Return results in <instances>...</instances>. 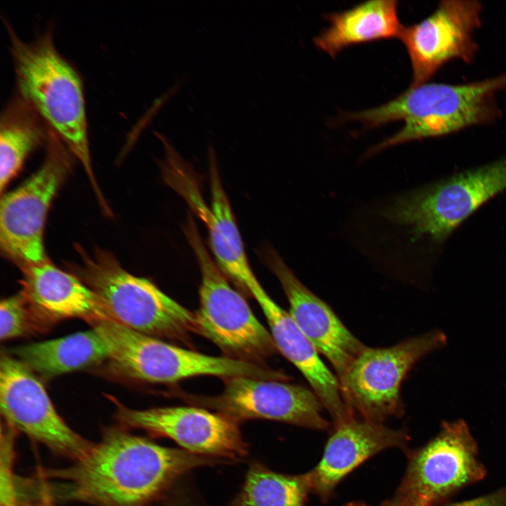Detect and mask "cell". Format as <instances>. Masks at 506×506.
<instances>
[{"label": "cell", "instance_id": "6da1fadb", "mask_svg": "<svg viewBox=\"0 0 506 506\" xmlns=\"http://www.w3.org/2000/svg\"><path fill=\"white\" fill-rule=\"evenodd\" d=\"M221 461L110 429L70 467L46 472L67 499L99 506H141L182 474Z\"/></svg>", "mask_w": 506, "mask_h": 506}, {"label": "cell", "instance_id": "7a4b0ae2", "mask_svg": "<svg viewBox=\"0 0 506 506\" xmlns=\"http://www.w3.org/2000/svg\"><path fill=\"white\" fill-rule=\"evenodd\" d=\"M506 91V72L465 84L424 83L410 86L395 99L377 108L352 113L349 118L370 127L396 120L404 125L368 151L440 137L494 122L500 117L497 96Z\"/></svg>", "mask_w": 506, "mask_h": 506}, {"label": "cell", "instance_id": "3957f363", "mask_svg": "<svg viewBox=\"0 0 506 506\" xmlns=\"http://www.w3.org/2000/svg\"><path fill=\"white\" fill-rule=\"evenodd\" d=\"M16 93L40 115L83 167L99 202L105 198L93 171L83 84L57 50L50 31L22 41L7 24Z\"/></svg>", "mask_w": 506, "mask_h": 506}, {"label": "cell", "instance_id": "277c9868", "mask_svg": "<svg viewBox=\"0 0 506 506\" xmlns=\"http://www.w3.org/2000/svg\"><path fill=\"white\" fill-rule=\"evenodd\" d=\"M78 260L70 272L103 301L112 319L136 332L187 342L196 333L194 312L146 278L134 275L110 252L75 246Z\"/></svg>", "mask_w": 506, "mask_h": 506}, {"label": "cell", "instance_id": "5b68a950", "mask_svg": "<svg viewBox=\"0 0 506 506\" xmlns=\"http://www.w3.org/2000/svg\"><path fill=\"white\" fill-rule=\"evenodd\" d=\"M105 342L113 368L134 380L173 384L199 376L223 379L247 376L283 380V372L227 356H214L184 349L104 319L91 324Z\"/></svg>", "mask_w": 506, "mask_h": 506}, {"label": "cell", "instance_id": "8992f818", "mask_svg": "<svg viewBox=\"0 0 506 506\" xmlns=\"http://www.w3.org/2000/svg\"><path fill=\"white\" fill-rule=\"evenodd\" d=\"M506 190V156L395 198L381 215L413 240L442 243L476 209Z\"/></svg>", "mask_w": 506, "mask_h": 506}, {"label": "cell", "instance_id": "52a82bcc", "mask_svg": "<svg viewBox=\"0 0 506 506\" xmlns=\"http://www.w3.org/2000/svg\"><path fill=\"white\" fill-rule=\"evenodd\" d=\"M185 232L201 274L200 304L194 312L196 333L217 346L225 356L264 365V360L278 351L270 331L212 259L190 218Z\"/></svg>", "mask_w": 506, "mask_h": 506}, {"label": "cell", "instance_id": "ba28073f", "mask_svg": "<svg viewBox=\"0 0 506 506\" xmlns=\"http://www.w3.org/2000/svg\"><path fill=\"white\" fill-rule=\"evenodd\" d=\"M45 146L39 169L1 199V250L20 270L48 259L44 244L47 214L74 157L50 128Z\"/></svg>", "mask_w": 506, "mask_h": 506}, {"label": "cell", "instance_id": "9c48e42d", "mask_svg": "<svg viewBox=\"0 0 506 506\" xmlns=\"http://www.w3.org/2000/svg\"><path fill=\"white\" fill-rule=\"evenodd\" d=\"M445 334L434 330L387 348L366 346L339 381L342 398L361 418L382 422L402 412L400 390L412 367L443 347Z\"/></svg>", "mask_w": 506, "mask_h": 506}, {"label": "cell", "instance_id": "30bf717a", "mask_svg": "<svg viewBox=\"0 0 506 506\" xmlns=\"http://www.w3.org/2000/svg\"><path fill=\"white\" fill-rule=\"evenodd\" d=\"M477 445L462 420L444 422L439 434L410 457L405 476L383 506H434L486 474Z\"/></svg>", "mask_w": 506, "mask_h": 506}, {"label": "cell", "instance_id": "8fae6325", "mask_svg": "<svg viewBox=\"0 0 506 506\" xmlns=\"http://www.w3.org/2000/svg\"><path fill=\"white\" fill-rule=\"evenodd\" d=\"M0 406L7 424L58 453L77 460L92 446L58 413L36 374L17 358L4 353L0 360Z\"/></svg>", "mask_w": 506, "mask_h": 506}, {"label": "cell", "instance_id": "7c38bea8", "mask_svg": "<svg viewBox=\"0 0 506 506\" xmlns=\"http://www.w3.org/2000/svg\"><path fill=\"white\" fill-rule=\"evenodd\" d=\"M483 7L474 0H444L420 22L403 27L400 39L408 53L411 86L429 80L446 63L472 62L478 51L475 34L481 26Z\"/></svg>", "mask_w": 506, "mask_h": 506}, {"label": "cell", "instance_id": "4fadbf2b", "mask_svg": "<svg viewBox=\"0 0 506 506\" xmlns=\"http://www.w3.org/2000/svg\"><path fill=\"white\" fill-rule=\"evenodd\" d=\"M216 396L193 399L237 422L265 419L313 429H325L329 422L312 389L286 381L238 376L224 379Z\"/></svg>", "mask_w": 506, "mask_h": 506}, {"label": "cell", "instance_id": "5bb4252c", "mask_svg": "<svg viewBox=\"0 0 506 506\" xmlns=\"http://www.w3.org/2000/svg\"><path fill=\"white\" fill-rule=\"evenodd\" d=\"M117 415L124 425L171 439L194 454L238 460L247 453L238 422L219 413L193 406L138 410L119 404Z\"/></svg>", "mask_w": 506, "mask_h": 506}, {"label": "cell", "instance_id": "9a60e30c", "mask_svg": "<svg viewBox=\"0 0 506 506\" xmlns=\"http://www.w3.org/2000/svg\"><path fill=\"white\" fill-rule=\"evenodd\" d=\"M209 176L211 197L208 205L186 162L171 166L164 179L205 224L210 248L218 266L226 277L247 292L259 280L250 267L212 148L209 150Z\"/></svg>", "mask_w": 506, "mask_h": 506}, {"label": "cell", "instance_id": "2e32d148", "mask_svg": "<svg viewBox=\"0 0 506 506\" xmlns=\"http://www.w3.org/2000/svg\"><path fill=\"white\" fill-rule=\"evenodd\" d=\"M266 262L286 295L290 315L318 353L331 363L339 381L366 346L327 303L299 281L275 251L267 252Z\"/></svg>", "mask_w": 506, "mask_h": 506}, {"label": "cell", "instance_id": "e0dca14e", "mask_svg": "<svg viewBox=\"0 0 506 506\" xmlns=\"http://www.w3.org/2000/svg\"><path fill=\"white\" fill-rule=\"evenodd\" d=\"M21 271L20 292L40 329L68 318H82L91 325L112 319L95 292L77 275L59 268L48 259Z\"/></svg>", "mask_w": 506, "mask_h": 506}, {"label": "cell", "instance_id": "ac0fdd59", "mask_svg": "<svg viewBox=\"0 0 506 506\" xmlns=\"http://www.w3.org/2000/svg\"><path fill=\"white\" fill-rule=\"evenodd\" d=\"M405 432L381 422L355 417L335 426L319 463L305 473L310 493L327 500L339 482L375 454L390 448H403Z\"/></svg>", "mask_w": 506, "mask_h": 506}, {"label": "cell", "instance_id": "d6986e66", "mask_svg": "<svg viewBox=\"0 0 506 506\" xmlns=\"http://www.w3.org/2000/svg\"><path fill=\"white\" fill-rule=\"evenodd\" d=\"M398 1L375 0L327 16L330 25L313 39L315 45L334 58L344 48L359 43L399 37L403 25Z\"/></svg>", "mask_w": 506, "mask_h": 506}, {"label": "cell", "instance_id": "ffe728a7", "mask_svg": "<svg viewBox=\"0 0 506 506\" xmlns=\"http://www.w3.org/2000/svg\"><path fill=\"white\" fill-rule=\"evenodd\" d=\"M17 358L35 374L53 377L108 360V346L93 327L58 339L20 346Z\"/></svg>", "mask_w": 506, "mask_h": 506}, {"label": "cell", "instance_id": "44dd1931", "mask_svg": "<svg viewBox=\"0 0 506 506\" xmlns=\"http://www.w3.org/2000/svg\"><path fill=\"white\" fill-rule=\"evenodd\" d=\"M49 127L19 94L7 103L0 122V190L3 193L26 159L46 145Z\"/></svg>", "mask_w": 506, "mask_h": 506}, {"label": "cell", "instance_id": "7402d4cb", "mask_svg": "<svg viewBox=\"0 0 506 506\" xmlns=\"http://www.w3.org/2000/svg\"><path fill=\"white\" fill-rule=\"evenodd\" d=\"M309 493L304 474H280L256 462L229 506H306Z\"/></svg>", "mask_w": 506, "mask_h": 506}, {"label": "cell", "instance_id": "603a6c76", "mask_svg": "<svg viewBox=\"0 0 506 506\" xmlns=\"http://www.w3.org/2000/svg\"><path fill=\"white\" fill-rule=\"evenodd\" d=\"M27 302L20 292L0 302V338L8 340L40 330Z\"/></svg>", "mask_w": 506, "mask_h": 506}, {"label": "cell", "instance_id": "cb8c5ba5", "mask_svg": "<svg viewBox=\"0 0 506 506\" xmlns=\"http://www.w3.org/2000/svg\"><path fill=\"white\" fill-rule=\"evenodd\" d=\"M1 430L0 457V506H19L13 472V430Z\"/></svg>", "mask_w": 506, "mask_h": 506}, {"label": "cell", "instance_id": "d4e9b609", "mask_svg": "<svg viewBox=\"0 0 506 506\" xmlns=\"http://www.w3.org/2000/svg\"><path fill=\"white\" fill-rule=\"evenodd\" d=\"M448 506H506V487L487 495Z\"/></svg>", "mask_w": 506, "mask_h": 506}, {"label": "cell", "instance_id": "484cf974", "mask_svg": "<svg viewBox=\"0 0 506 506\" xmlns=\"http://www.w3.org/2000/svg\"><path fill=\"white\" fill-rule=\"evenodd\" d=\"M42 500L43 501L41 506H55L50 500V499L46 496L44 497Z\"/></svg>", "mask_w": 506, "mask_h": 506}, {"label": "cell", "instance_id": "4316f807", "mask_svg": "<svg viewBox=\"0 0 506 506\" xmlns=\"http://www.w3.org/2000/svg\"><path fill=\"white\" fill-rule=\"evenodd\" d=\"M345 506H368L364 503L360 502H351L346 505Z\"/></svg>", "mask_w": 506, "mask_h": 506}]
</instances>
